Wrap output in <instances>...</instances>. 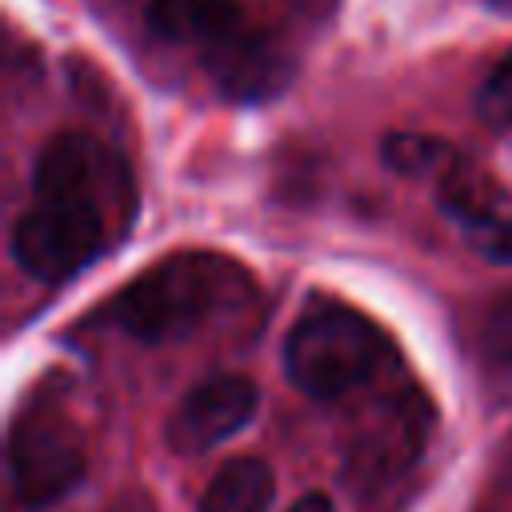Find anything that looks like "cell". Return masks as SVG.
<instances>
[{
	"instance_id": "6da1fadb",
	"label": "cell",
	"mask_w": 512,
	"mask_h": 512,
	"mask_svg": "<svg viewBox=\"0 0 512 512\" xmlns=\"http://www.w3.org/2000/svg\"><path fill=\"white\" fill-rule=\"evenodd\" d=\"M384 360V332L356 308L316 296L284 340V372L312 400H340Z\"/></svg>"
},
{
	"instance_id": "7a4b0ae2",
	"label": "cell",
	"mask_w": 512,
	"mask_h": 512,
	"mask_svg": "<svg viewBox=\"0 0 512 512\" xmlns=\"http://www.w3.org/2000/svg\"><path fill=\"white\" fill-rule=\"evenodd\" d=\"M224 264L204 252H176L128 280L104 308L108 324L140 344H172L192 336L220 300Z\"/></svg>"
},
{
	"instance_id": "3957f363",
	"label": "cell",
	"mask_w": 512,
	"mask_h": 512,
	"mask_svg": "<svg viewBox=\"0 0 512 512\" xmlns=\"http://www.w3.org/2000/svg\"><path fill=\"white\" fill-rule=\"evenodd\" d=\"M84 436L52 404H28L8 432V472L24 508H48L84 476Z\"/></svg>"
},
{
	"instance_id": "277c9868",
	"label": "cell",
	"mask_w": 512,
	"mask_h": 512,
	"mask_svg": "<svg viewBox=\"0 0 512 512\" xmlns=\"http://www.w3.org/2000/svg\"><path fill=\"white\" fill-rule=\"evenodd\" d=\"M104 248V208L84 200H36L12 228L16 264L44 284L72 280Z\"/></svg>"
},
{
	"instance_id": "5b68a950",
	"label": "cell",
	"mask_w": 512,
	"mask_h": 512,
	"mask_svg": "<svg viewBox=\"0 0 512 512\" xmlns=\"http://www.w3.org/2000/svg\"><path fill=\"white\" fill-rule=\"evenodd\" d=\"M428 424H432V408L424 404L420 392H396L376 400L360 416L344 448L348 484H360V488L392 484L400 472H408L420 460Z\"/></svg>"
},
{
	"instance_id": "8992f818",
	"label": "cell",
	"mask_w": 512,
	"mask_h": 512,
	"mask_svg": "<svg viewBox=\"0 0 512 512\" xmlns=\"http://www.w3.org/2000/svg\"><path fill=\"white\" fill-rule=\"evenodd\" d=\"M204 68L220 96L236 104H264L292 84L296 56L272 28H252L240 20L204 48Z\"/></svg>"
},
{
	"instance_id": "52a82bcc",
	"label": "cell",
	"mask_w": 512,
	"mask_h": 512,
	"mask_svg": "<svg viewBox=\"0 0 512 512\" xmlns=\"http://www.w3.org/2000/svg\"><path fill=\"white\" fill-rule=\"evenodd\" d=\"M260 392L248 376H208L184 392L164 424V440L176 456H200L224 440H232L256 416Z\"/></svg>"
},
{
	"instance_id": "ba28073f",
	"label": "cell",
	"mask_w": 512,
	"mask_h": 512,
	"mask_svg": "<svg viewBox=\"0 0 512 512\" xmlns=\"http://www.w3.org/2000/svg\"><path fill=\"white\" fill-rule=\"evenodd\" d=\"M116 176H120V164L104 152V144H96L88 132H60L36 156L32 192L36 200L100 204V192H108Z\"/></svg>"
},
{
	"instance_id": "9c48e42d",
	"label": "cell",
	"mask_w": 512,
	"mask_h": 512,
	"mask_svg": "<svg viewBox=\"0 0 512 512\" xmlns=\"http://www.w3.org/2000/svg\"><path fill=\"white\" fill-rule=\"evenodd\" d=\"M440 208L456 220V228L468 236V244L492 260V264H512V220H504L488 196L480 192L476 180L460 172V164L440 176Z\"/></svg>"
},
{
	"instance_id": "30bf717a",
	"label": "cell",
	"mask_w": 512,
	"mask_h": 512,
	"mask_svg": "<svg viewBox=\"0 0 512 512\" xmlns=\"http://www.w3.org/2000/svg\"><path fill=\"white\" fill-rule=\"evenodd\" d=\"M240 24V0H148V28L176 44L208 48Z\"/></svg>"
},
{
	"instance_id": "8fae6325",
	"label": "cell",
	"mask_w": 512,
	"mask_h": 512,
	"mask_svg": "<svg viewBox=\"0 0 512 512\" xmlns=\"http://www.w3.org/2000/svg\"><path fill=\"white\" fill-rule=\"evenodd\" d=\"M276 476L256 456H232L204 488L200 512H268Z\"/></svg>"
},
{
	"instance_id": "7c38bea8",
	"label": "cell",
	"mask_w": 512,
	"mask_h": 512,
	"mask_svg": "<svg viewBox=\"0 0 512 512\" xmlns=\"http://www.w3.org/2000/svg\"><path fill=\"white\" fill-rule=\"evenodd\" d=\"M380 156L388 168H396L400 176H448L456 168V156L444 140L436 136H420V132H388L380 144Z\"/></svg>"
},
{
	"instance_id": "4fadbf2b",
	"label": "cell",
	"mask_w": 512,
	"mask_h": 512,
	"mask_svg": "<svg viewBox=\"0 0 512 512\" xmlns=\"http://www.w3.org/2000/svg\"><path fill=\"white\" fill-rule=\"evenodd\" d=\"M476 112L488 128L512 132V52L484 76V84L476 92Z\"/></svg>"
},
{
	"instance_id": "5bb4252c",
	"label": "cell",
	"mask_w": 512,
	"mask_h": 512,
	"mask_svg": "<svg viewBox=\"0 0 512 512\" xmlns=\"http://www.w3.org/2000/svg\"><path fill=\"white\" fill-rule=\"evenodd\" d=\"M488 352L496 360H512V300H504L488 320Z\"/></svg>"
},
{
	"instance_id": "9a60e30c",
	"label": "cell",
	"mask_w": 512,
	"mask_h": 512,
	"mask_svg": "<svg viewBox=\"0 0 512 512\" xmlns=\"http://www.w3.org/2000/svg\"><path fill=\"white\" fill-rule=\"evenodd\" d=\"M288 512H336V508H332V500H328L324 492H308V496H300Z\"/></svg>"
},
{
	"instance_id": "2e32d148",
	"label": "cell",
	"mask_w": 512,
	"mask_h": 512,
	"mask_svg": "<svg viewBox=\"0 0 512 512\" xmlns=\"http://www.w3.org/2000/svg\"><path fill=\"white\" fill-rule=\"evenodd\" d=\"M300 4H312V8H316V4H320V0H300Z\"/></svg>"
}]
</instances>
